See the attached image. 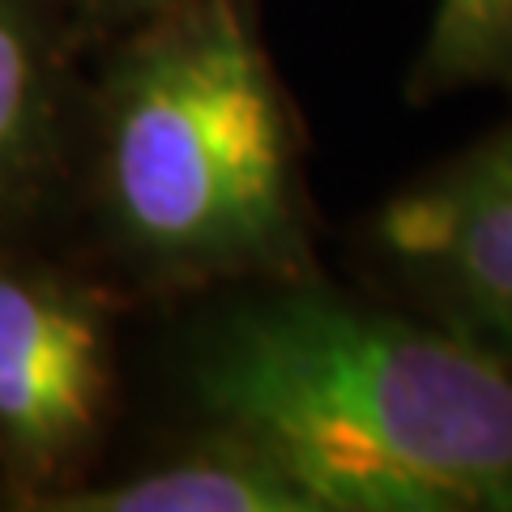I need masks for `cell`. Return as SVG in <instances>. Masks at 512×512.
I'll return each instance as SVG.
<instances>
[{
  "mask_svg": "<svg viewBox=\"0 0 512 512\" xmlns=\"http://www.w3.org/2000/svg\"><path fill=\"white\" fill-rule=\"evenodd\" d=\"M180 359L197 419L274 448L316 512H512V363L376 291L231 286Z\"/></svg>",
  "mask_w": 512,
  "mask_h": 512,
  "instance_id": "cell-1",
  "label": "cell"
},
{
  "mask_svg": "<svg viewBox=\"0 0 512 512\" xmlns=\"http://www.w3.org/2000/svg\"><path fill=\"white\" fill-rule=\"evenodd\" d=\"M99 52L73 184L103 261L146 295L320 274L303 128L252 0H184Z\"/></svg>",
  "mask_w": 512,
  "mask_h": 512,
  "instance_id": "cell-2",
  "label": "cell"
},
{
  "mask_svg": "<svg viewBox=\"0 0 512 512\" xmlns=\"http://www.w3.org/2000/svg\"><path fill=\"white\" fill-rule=\"evenodd\" d=\"M116 406V295L26 244H0V495L47 512L90 483Z\"/></svg>",
  "mask_w": 512,
  "mask_h": 512,
  "instance_id": "cell-3",
  "label": "cell"
},
{
  "mask_svg": "<svg viewBox=\"0 0 512 512\" xmlns=\"http://www.w3.org/2000/svg\"><path fill=\"white\" fill-rule=\"evenodd\" d=\"M359 265L376 295L512 363V120L384 197Z\"/></svg>",
  "mask_w": 512,
  "mask_h": 512,
  "instance_id": "cell-4",
  "label": "cell"
},
{
  "mask_svg": "<svg viewBox=\"0 0 512 512\" xmlns=\"http://www.w3.org/2000/svg\"><path fill=\"white\" fill-rule=\"evenodd\" d=\"M82 56L73 0H0V244H26L73 184Z\"/></svg>",
  "mask_w": 512,
  "mask_h": 512,
  "instance_id": "cell-5",
  "label": "cell"
},
{
  "mask_svg": "<svg viewBox=\"0 0 512 512\" xmlns=\"http://www.w3.org/2000/svg\"><path fill=\"white\" fill-rule=\"evenodd\" d=\"M47 512H316L295 470L244 431H197L146 470L64 491Z\"/></svg>",
  "mask_w": 512,
  "mask_h": 512,
  "instance_id": "cell-6",
  "label": "cell"
},
{
  "mask_svg": "<svg viewBox=\"0 0 512 512\" xmlns=\"http://www.w3.org/2000/svg\"><path fill=\"white\" fill-rule=\"evenodd\" d=\"M470 90L512 99V0H436L406 73L414 107Z\"/></svg>",
  "mask_w": 512,
  "mask_h": 512,
  "instance_id": "cell-7",
  "label": "cell"
},
{
  "mask_svg": "<svg viewBox=\"0 0 512 512\" xmlns=\"http://www.w3.org/2000/svg\"><path fill=\"white\" fill-rule=\"evenodd\" d=\"M175 5H184V0H73L77 39H82L86 52H99L111 39L154 22L158 13H167Z\"/></svg>",
  "mask_w": 512,
  "mask_h": 512,
  "instance_id": "cell-8",
  "label": "cell"
}]
</instances>
